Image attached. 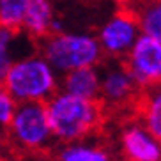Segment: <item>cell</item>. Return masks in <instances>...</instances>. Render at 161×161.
<instances>
[{
	"label": "cell",
	"instance_id": "obj_12",
	"mask_svg": "<svg viewBox=\"0 0 161 161\" xmlns=\"http://www.w3.org/2000/svg\"><path fill=\"white\" fill-rule=\"evenodd\" d=\"M135 110L138 114V120L161 140V83L140 90Z\"/></svg>",
	"mask_w": 161,
	"mask_h": 161
},
{
	"label": "cell",
	"instance_id": "obj_3",
	"mask_svg": "<svg viewBox=\"0 0 161 161\" xmlns=\"http://www.w3.org/2000/svg\"><path fill=\"white\" fill-rule=\"evenodd\" d=\"M41 55L58 75L81 67H97L104 58L94 34L64 30L53 32L43 39Z\"/></svg>",
	"mask_w": 161,
	"mask_h": 161
},
{
	"label": "cell",
	"instance_id": "obj_8",
	"mask_svg": "<svg viewBox=\"0 0 161 161\" xmlns=\"http://www.w3.org/2000/svg\"><path fill=\"white\" fill-rule=\"evenodd\" d=\"M119 149L124 161H161V140L138 119L122 126L119 133Z\"/></svg>",
	"mask_w": 161,
	"mask_h": 161
},
{
	"label": "cell",
	"instance_id": "obj_13",
	"mask_svg": "<svg viewBox=\"0 0 161 161\" xmlns=\"http://www.w3.org/2000/svg\"><path fill=\"white\" fill-rule=\"evenodd\" d=\"M128 7L136 18L142 36L161 43V0H129Z\"/></svg>",
	"mask_w": 161,
	"mask_h": 161
},
{
	"label": "cell",
	"instance_id": "obj_6",
	"mask_svg": "<svg viewBox=\"0 0 161 161\" xmlns=\"http://www.w3.org/2000/svg\"><path fill=\"white\" fill-rule=\"evenodd\" d=\"M140 89L128 73L122 60L112 62L103 67L99 73V103L103 104L104 112L126 110L129 106L135 108Z\"/></svg>",
	"mask_w": 161,
	"mask_h": 161
},
{
	"label": "cell",
	"instance_id": "obj_5",
	"mask_svg": "<svg viewBox=\"0 0 161 161\" xmlns=\"http://www.w3.org/2000/svg\"><path fill=\"white\" fill-rule=\"evenodd\" d=\"M140 36L138 21L129 7L115 11L108 19H104L96 34L103 55L112 60H122Z\"/></svg>",
	"mask_w": 161,
	"mask_h": 161
},
{
	"label": "cell",
	"instance_id": "obj_7",
	"mask_svg": "<svg viewBox=\"0 0 161 161\" xmlns=\"http://www.w3.org/2000/svg\"><path fill=\"white\" fill-rule=\"evenodd\" d=\"M128 73L140 90L161 83V43L140 36L122 58Z\"/></svg>",
	"mask_w": 161,
	"mask_h": 161
},
{
	"label": "cell",
	"instance_id": "obj_2",
	"mask_svg": "<svg viewBox=\"0 0 161 161\" xmlns=\"http://www.w3.org/2000/svg\"><path fill=\"white\" fill-rule=\"evenodd\" d=\"M16 103H44L58 90V73L41 53L19 57L2 83Z\"/></svg>",
	"mask_w": 161,
	"mask_h": 161
},
{
	"label": "cell",
	"instance_id": "obj_10",
	"mask_svg": "<svg viewBox=\"0 0 161 161\" xmlns=\"http://www.w3.org/2000/svg\"><path fill=\"white\" fill-rule=\"evenodd\" d=\"M58 90H64L67 94L83 97V99H97L99 97V69L81 67V69L64 73L58 80Z\"/></svg>",
	"mask_w": 161,
	"mask_h": 161
},
{
	"label": "cell",
	"instance_id": "obj_18",
	"mask_svg": "<svg viewBox=\"0 0 161 161\" xmlns=\"http://www.w3.org/2000/svg\"><path fill=\"white\" fill-rule=\"evenodd\" d=\"M53 161H57V159H53Z\"/></svg>",
	"mask_w": 161,
	"mask_h": 161
},
{
	"label": "cell",
	"instance_id": "obj_4",
	"mask_svg": "<svg viewBox=\"0 0 161 161\" xmlns=\"http://www.w3.org/2000/svg\"><path fill=\"white\" fill-rule=\"evenodd\" d=\"M7 138L25 152L48 151L55 138L48 122L44 103H18L7 128Z\"/></svg>",
	"mask_w": 161,
	"mask_h": 161
},
{
	"label": "cell",
	"instance_id": "obj_1",
	"mask_svg": "<svg viewBox=\"0 0 161 161\" xmlns=\"http://www.w3.org/2000/svg\"><path fill=\"white\" fill-rule=\"evenodd\" d=\"M53 138L60 143L94 136L104 120V108L97 99H83L57 90L44 101Z\"/></svg>",
	"mask_w": 161,
	"mask_h": 161
},
{
	"label": "cell",
	"instance_id": "obj_16",
	"mask_svg": "<svg viewBox=\"0 0 161 161\" xmlns=\"http://www.w3.org/2000/svg\"><path fill=\"white\" fill-rule=\"evenodd\" d=\"M16 101L11 97V94L0 85V138L7 136V128L16 110Z\"/></svg>",
	"mask_w": 161,
	"mask_h": 161
},
{
	"label": "cell",
	"instance_id": "obj_14",
	"mask_svg": "<svg viewBox=\"0 0 161 161\" xmlns=\"http://www.w3.org/2000/svg\"><path fill=\"white\" fill-rule=\"evenodd\" d=\"M57 161H114L112 152L101 143L85 140L62 143V147L57 151Z\"/></svg>",
	"mask_w": 161,
	"mask_h": 161
},
{
	"label": "cell",
	"instance_id": "obj_11",
	"mask_svg": "<svg viewBox=\"0 0 161 161\" xmlns=\"http://www.w3.org/2000/svg\"><path fill=\"white\" fill-rule=\"evenodd\" d=\"M32 43V39L19 29H9L0 25V85L4 83L5 75L9 73L11 66L23 55H29L30 52H25V48Z\"/></svg>",
	"mask_w": 161,
	"mask_h": 161
},
{
	"label": "cell",
	"instance_id": "obj_17",
	"mask_svg": "<svg viewBox=\"0 0 161 161\" xmlns=\"http://www.w3.org/2000/svg\"><path fill=\"white\" fill-rule=\"evenodd\" d=\"M112 2H117V4H124V2H129V0H112Z\"/></svg>",
	"mask_w": 161,
	"mask_h": 161
},
{
	"label": "cell",
	"instance_id": "obj_9",
	"mask_svg": "<svg viewBox=\"0 0 161 161\" xmlns=\"http://www.w3.org/2000/svg\"><path fill=\"white\" fill-rule=\"evenodd\" d=\"M19 30H23L30 39H44L50 34L62 30L52 0H30Z\"/></svg>",
	"mask_w": 161,
	"mask_h": 161
},
{
	"label": "cell",
	"instance_id": "obj_15",
	"mask_svg": "<svg viewBox=\"0 0 161 161\" xmlns=\"http://www.w3.org/2000/svg\"><path fill=\"white\" fill-rule=\"evenodd\" d=\"M30 0H0V25L19 29Z\"/></svg>",
	"mask_w": 161,
	"mask_h": 161
}]
</instances>
